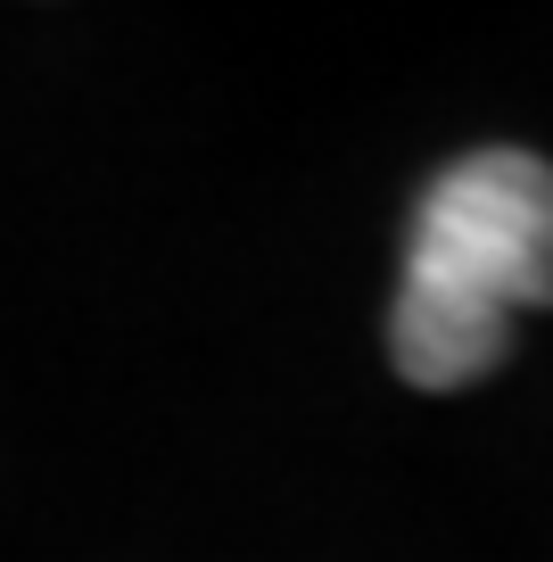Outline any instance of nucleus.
I'll return each mask as SVG.
<instances>
[{"label": "nucleus", "instance_id": "f257e3e1", "mask_svg": "<svg viewBox=\"0 0 553 562\" xmlns=\"http://www.w3.org/2000/svg\"><path fill=\"white\" fill-rule=\"evenodd\" d=\"M520 306H553V166L471 149L414 207L388 356L414 389H471L504 364Z\"/></svg>", "mask_w": 553, "mask_h": 562}]
</instances>
